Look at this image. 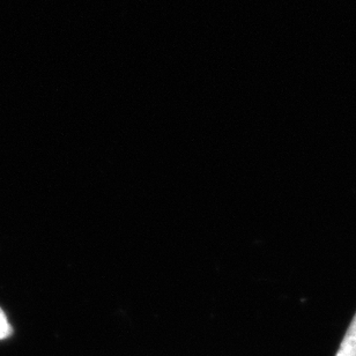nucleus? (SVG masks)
<instances>
[{"label":"nucleus","mask_w":356,"mask_h":356,"mask_svg":"<svg viewBox=\"0 0 356 356\" xmlns=\"http://www.w3.org/2000/svg\"><path fill=\"white\" fill-rule=\"evenodd\" d=\"M12 334V326L7 321L5 312L0 309V340L6 339Z\"/></svg>","instance_id":"obj_2"},{"label":"nucleus","mask_w":356,"mask_h":356,"mask_svg":"<svg viewBox=\"0 0 356 356\" xmlns=\"http://www.w3.org/2000/svg\"><path fill=\"white\" fill-rule=\"evenodd\" d=\"M336 356H356V314Z\"/></svg>","instance_id":"obj_1"}]
</instances>
